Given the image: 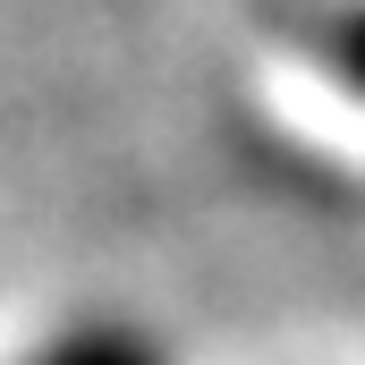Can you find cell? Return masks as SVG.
Returning <instances> with one entry per match:
<instances>
[{
    "label": "cell",
    "instance_id": "cell-1",
    "mask_svg": "<svg viewBox=\"0 0 365 365\" xmlns=\"http://www.w3.org/2000/svg\"><path fill=\"white\" fill-rule=\"evenodd\" d=\"M34 365H162V349L128 323H86V331H60Z\"/></svg>",
    "mask_w": 365,
    "mask_h": 365
},
{
    "label": "cell",
    "instance_id": "cell-2",
    "mask_svg": "<svg viewBox=\"0 0 365 365\" xmlns=\"http://www.w3.org/2000/svg\"><path fill=\"white\" fill-rule=\"evenodd\" d=\"M340 77H349V86H365V17L340 34Z\"/></svg>",
    "mask_w": 365,
    "mask_h": 365
}]
</instances>
